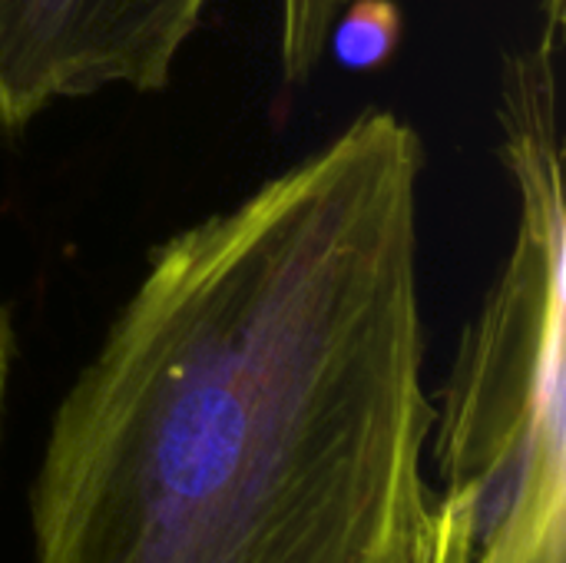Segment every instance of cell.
I'll return each instance as SVG.
<instances>
[{"mask_svg": "<svg viewBox=\"0 0 566 563\" xmlns=\"http://www.w3.org/2000/svg\"><path fill=\"white\" fill-rule=\"evenodd\" d=\"M209 0H0V129L106 86L159 93Z\"/></svg>", "mask_w": 566, "mask_h": 563, "instance_id": "3957f363", "label": "cell"}, {"mask_svg": "<svg viewBox=\"0 0 566 563\" xmlns=\"http://www.w3.org/2000/svg\"><path fill=\"white\" fill-rule=\"evenodd\" d=\"M352 0H282V76L289 86H305L322 66L335 23Z\"/></svg>", "mask_w": 566, "mask_h": 563, "instance_id": "277c9868", "label": "cell"}, {"mask_svg": "<svg viewBox=\"0 0 566 563\" xmlns=\"http://www.w3.org/2000/svg\"><path fill=\"white\" fill-rule=\"evenodd\" d=\"M560 40L564 27L547 20L507 63L501 153L517 183V236L431 431L441 488L471 504V563H564Z\"/></svg>", "mask_w": 566, "mask_h": 563, "instance_id": "7a4b0ae2", "label": "cell"}, {"mask_svg": "<svg viewBox=\"0 0 566 563\" xmlns=\"http://www.w3.org/2000/svg\"><path fill=\"white\" fill-rule=\"evenodd\" d=\"M421 176L371 106L159 242L53 415L33 563H471L424 471Z\"/></svg>", "mask_w": 566, "mask_h": 563, "instance_id": "6da1fadb", "label": "cell"}, {"mask_svg": "<svg viewBox=\"0 0 566 563\" xmlns=\"http://www.w3.org/2000/svg\"><path fill=\"white\" fill-rule=\"evenodd\" d=\"M398 30L401 20L388 0H352L338 17L328 46H335L338 60L348 66H375L391 53Z\"/></svg>", "mask_w": 566, "mask_h": 563, "instance_id": "5b68a950", "label": "cell"}, {"mask_svg": "<svg viewBox=\"0 0 566 563\" xmlns=\"http://www.w3.org/2000/svg\"><path fill=\"white\" fill-rule=\"evenodd\" d=\"M13 358H17L13 319H10V309H7V305H0V451H3V428H7V402H10Z\"/></svg>", "mask_w": 566, "mask_h": 563, "instance_id": "8992f818", "label": "cell"}]
</instances>
